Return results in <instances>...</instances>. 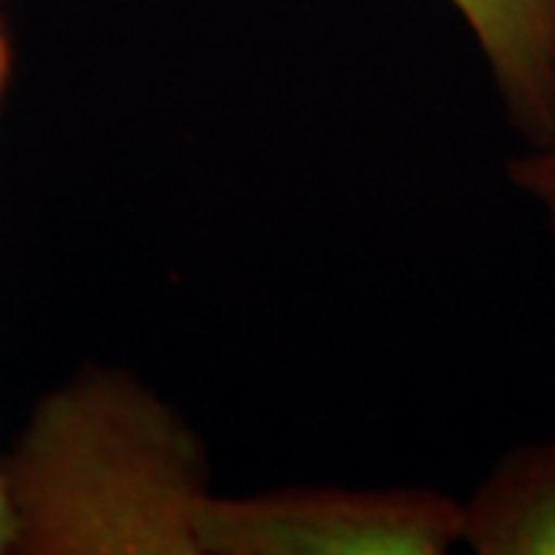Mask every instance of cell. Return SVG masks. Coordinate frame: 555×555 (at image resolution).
I'll return each mask as SVG.
<instances>
[{
	"mask_svg": "<svg viewBox=\"0 0 555 555\" xmlns=\"http://www.w3.org/2000/svg\"><path fill=\"white\" fill-rule=\"evenodd\" d=\"M0 473L10 555H204L207 448L133 371L87 364L43 392Z\"/></svg>",
	"mask_w": 555,
	"mask_h": 555,
	"instance_id": "1",
	"label": "cell"
},
{
	"mask_svg": "<svg viewBox=\"0 0 555 555\" xmlns=\"http://www.w3.org/2000/svg\"><path fill=\"white\" fill-rule=\"evenodd\" d=\"M204 555H444L460 546V500L436 488H275L214 494Z\"/></svg>",
	"mask_w": 555,
	"mask_h": 555,
	"instance_id": "2",
	"label": "cell"
},
{
	"mask_svg": "<svg viewBox=\"0 0 555 555\" xmlns=\"http://www.w3.org/2000/svg\"><path fill=\"white\" fill-rule=\"evenodd\" d=\"M469 28L509 127L525 145L555 139L550 0H448Z\"/></svg>",
	"mask_w": 555,
	"mask_h": 555,
	"instance_id": "3",
	"label": "cell"
},
{
	"mask_svg": "<svg viewBox=\"0 0 555 555\" xmlns=\"http://www.w3.org/2000/svg\"><path fill=\"white\" fill-rule=\"evenodd\" d=\"M460 546L476 555H555V436L509 448L460 500Z\"/></svg>",
	"mask_w": 555,
	"mask_h": 555,
	"instance_id": "4",
	"label": "cell"
},
{
	"mask_svg": "<svg viewBox=\"0 0 555 555\" xmlns=\"http://www.w3.org/2000/svg\"><path fill=\"white\" fill-rule=\"evenodd\" d=\"M509 182L540 210L546 232L555 241V139L540 145H525L506 164Z\"/></svg>",
	"mask_w": 555,
	"mask_h": 555,
	"instance_id": "5",
	"label": "cell"
},
{
	"mask_svg": "<svg viewBox=\"0 0 555 555\" xmlns=\"http://www.w3.org/2000/svg\"><path fill=\"white\" fill-rule=\"evenodd\" d=\"M10 78H13V40H10L7 22H3V13H0V102L7 96Z\"/></svg>",
	"mask_w": 555,
	"mask_h": 555,
	"instance_id": "6",
	"label": "cell"
},
{
	"mask_svg": "<svg viewBox=\"0 0 555 555\" xmlns=\"http://www.w3.org/2000/svg\"><path fill=\"white\" fill-rule=\"evenodd\" d=\"M10 509H7V491H3V473H0V555H10Z\"/></svg>",
	"mask_w": 555,
	"mask_h": 555,
	"instance_id": "7",
	"label": "cell"
},
{
	"mask_svg": "<svg viewBox=\"0 0 555 555\" xmlns=\"http://www.w3.org/2000/svg\"><path fill=\"white\" fill-rule=\"evenodd\" d=\"M550 10H553V68H555V0H550Z\"/></svg>",
	"mask_w": 555,
	"mask_h": 555,
	"instance_id": "8",
	"label": "cell"
}]
</instances>
